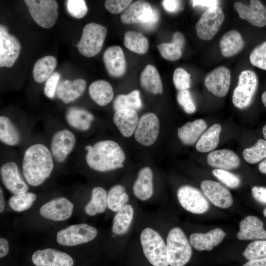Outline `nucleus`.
Instances as JSON below:
<instances>
[{"label":"nucleus","mask_w":266,"mask_h":266,"mask_svg":"<svg viewBox=\"0 0 266 266\" xmlns=\"http://www.w3.org/2000/svg\"><path fill=\"white\" fill-rule=\"evenodd\" d=\"M54 167L51 152L42 144H35L25 151L22 162L23 174L32 186L41 185L48 178Z\"/></svg>","instance_id":"obj_1"},{"label":"nucleus","mask_w":266,"mask_h":266,"mask_svg":"<svg viewBox=\"0 0 266 266\" xmlns=\"http://www.w3.org/2000/svg\"><path fill=\"white\" fill-rule=\"evenodd\" d=\"M87 153L86 161L92 169L105 172L123 167L125 154L120 146L116 142L102 140L93 146L85 147Z\"/></svg>","instance_id":"obj_2"},{"label":"nucleus","mask_w":266,"mask_h":266,"mask_svg":"<svg viewBox=\"0 0 266 266\" xmlns=\"http://www.w3.org/2000/svg\"><path fill=\"white\" fill-rule=\"evenodd\" d=\"M166 253L170 266H184L190 261L192 250L186 235L178 227L171 229L166 238Z\"/></svg>","instance_id":"obj_3"},{"label":"nucleus","mask_w":266,"mask_h":266,"mask_svg":"<svg viewBox=\"0 0 266 266\" xmlns=\"http://www.w3.org/2000/svg\"><path fill=\"white\" fill-rule=\"evenodd\" d=\"M143 253L153 266H168L166 246L161 235L154 230L147 228L140 234Z\"/></svg>","instance_id":"obj_4"},{"label":"nucleus","mask_w":266,"mask_h":266,"mask_svg":"<svg viewBox=\"0 0 266 266\" xmlns=\"http://www.w3.org/2000/svg\"><path fill=\"white\" fill-rule=\"evenodd\" d=\"M107 33L103 26L90 23L83 28L77 47L79 53L86 57H92L100 51Z\"/></svg>","instance_id":"obj_5"},{"label":"nucleus","mask_w":266,"mask_h":266,"mask_svg":"<svg viewBox=\"0 0 266 266\" xmlns=\"http://www.w3.org/2000/svg\"><path fill=\"white\" fill-rule=\"evenodd\" d=\"M30 14L40 27L50 28L58 16V4L55 0H25Z\"/></svg>","instance_id":"obj_6"},{"label":"nucleus","mask_w":266,"mask_h":266,"mask_svg":"<svg viewBox=\"0 0 266 266\" xmlns=\"http://www.w3.org/2000/svg\"><path fill=\"white\" fill-rule=\"evenodd\" d=\"M258 86L256 73L249 69L242 71L238 77L237 86L232 96L233 104L238 108L248 106L252 100Z\"/></svg>","instance_id":"obj_7"},{"label":"nucleus","mask_w":266,"mask_h":266,"mask_svg":"<svg viewBox=\"0 0 266 266\" xmlns=\"http://www.w3.org/2000/svg\"><path fill=\"white\" fill-rule=\"evenodd\" d=\"M224 19V13L219 6L207 8L196 24L197 36L202 40H211L219 31Z\"/></svg>","instance_id":"obj_8"},{"label":"nucleus","mask_w":266,"mask_h":266,"mask_svg":"<svg viewBox=\"0 0 266 266\" xmlns=\"http://www.w3.org/2000/svg\"><path fill=\"white\" fill-rule=\"evenodd\" d=\"M97 233L96 228L87 224H75L59 231L56 239L62 245L74 246L93 240Z\"/></svg>","instance_id":"obj_9"},{"label":"nucleus","mask_w":266,"mask_h":266,"mask_svg":"<svg viewBox=\"0 0 266 266\" xmlns=\"http://www.w3.org/2000/svg\"><path fill=\"white\" fill-rule=\"evenodd\" d=\"M178 200L187 211L195 214H202L208 211L209 203L202 193L194 187L184 185L177 192Z\"/></svg>","instance_id":"obj_10"},{"label":"nucleus","mask_w":266,"mask_h":266,"mask_svg":"<svg viewBox=\"0 0 266 266\" xmlns=\"http://www.w3.org/2000/svg\"><path fill=\"white\" fill-rule=\"evenodd\" d=\"M160 130L159 120L153 113L142 115L134 133L135 140L140 144L148 146L156 141Z\"/></svg>","instance_id":"obj_11"},{"label":"nucleus","mask_w":266,"mask_h":266,"mask_svg":"<svg viewBox=\"0 0 266 266\" xmlns=\"http://www.w3.org/2000/svg\"><path fill=\"white\" fill-rule=\"evenodd\" d=\"M21 44L14 35L8 33L3 25L0 26V66L11 67L16 61Z\"/></svg>","instance_id":"obj_12"},{"label":"nucleus","mask_w":266,"mask_h":266,"mask_svg":"<svg viewBox=\"0 0 266 266\" xmlns=\"http://www.w3.org/2000/svg\"><path fill=\"white\" fill-rule=\"evenodd\" d=\"M156 9L145 0H137L132 3L121 15V22L125 24L135 23L145 24L152 20Z\"/></svg>","instance_id":"obj_13"},{"label":"nucleus","mask_w":266,"mask_h":266,"mask_svg":"<svg viewBox=\"0 0 266 266\" xmlns=\"http://www.w3.org/2000/svg\"><path fill=\"white\" fill-rule=\"evenodd\" d=\"M74 134L64 129L57 132L51 142V153L53 158L59 163L63 162L73 150L75 144Z\"/></svg>","instance_id":"obj_14"},{"label":"nucleus","mask_w":266,"mask_h":266,"mask_svg":"<svg viewBox=\"0 0 266 266\" xmlns=\"http://www.w3.org/2000/svg\"><path fill=\"white\" fill-rule=\"evenodd\" d=\"M233 7L240 18L252 25L258 27L266 25V7L260 0H251L250 4L235 2Z\"/></svg>","instance_id":"obj_15"},{"label":"nucleus","mask_w":266,"mask_h":266,"mask_svg":"<svg viewBox=\"0 0 266 266\" xmlns=\"http://www.w3.org/2000/svg\"><path fill=\"white\" fill-rule=\"evenodd\" d=\"M204 84L208 91L215 96H225L231 84L230 70L223 66L215 68L206 76Z\"/></svg>","instance_id":"obj_16"},{"label":"nucleus","mask_w":266,"mask_h":266,"mask_svg":"<svg viewBox=\"0 0 266 266\" xmlns=\"http://www.w3.org/2000/svg\"><path fill=\"white\" fill-rule=\"evenodd\" d=\"M200 188L204 195L215 206L227 208L232 205L233 199L230 192L219 183L205 180L201 182Z\"/></svg>","instance_id":"obj_17"},{"label":"nucleus","mask_w":266,"mask_h":266,"mask_svg":"<svg viewBox=\"0 0 266 266\" xmlns=\"http://www.w3.org/2000/svg\"><path fill=\"white\" fill-rule=\"evenodd\" d=\"M32 260L36 266H72V258L65 252L54 249L46 248L37 250Z\"/></svg>","instance_id":"obj_18"},{"label":"nucleus","mask_w":266,"mask_h":266,"mask_svg":"<svg viewBox=\"0 0 266 266\" xmlns=\"http://www.w3.org/2000/svg\"><path fill=\"white\" fill-rule=\"evenodd\" d=\"M73 209V204L65 198L53 200L43 204L39 210L44 218L55 221H64L69 218Z\"/></svg>","instance_id":"obj_19"},{"label":"nucleus","mask_w":266,"mask_h":266,"mask_svg":"<svg viewBox=\"0 0 266 266\" xmlns=\"http://www.w3.org/2000/svg\"><path fill=\"white\" fill-rule=\"evenodd\" d=\"M0 176L4 186L13 194L27 192L28 186L21 177L17 164L9 162L3 164L0 169Z\"/></svg>","instance_id":"obj_20"},{"label":"nucleus","mask_w":266,"mask_h":266,"mask_svg":"<svg viewBox=\"0 0 266 266\" xmlns=\"http://www.w3.org/2000/svg\"><path fill=\"white\" fill-rule=\"evenodd\" d=\"M103 60L110 76L119 77L125 73L126 62L123 50L120 46L115 45L108 47L103 53Z\"/></svg>","instance_id":"obj_21"},{"label":"nucleus","mask_w":266,"mask_h":266,"mask_svg":"<svg viewBox=\"0 0 266 266\" xmlns=\"http://www.w3.org/2000/svg\"><path fill=\"white\" fill-rule=\"evenodd\" d=\"M236 236L239 240L266 239V231L260 219L250 215L240 221Z\"/></svg>","instance_id":"obj_22"},{"label":"nucleus","mask_w":266,"mask_h":266,"mask_svg":"<svg viewBox=\"0 0 266 266\" xmlns=\"http://www.w3.org/2000/svg\"><path fill=\"white\" fill-rule=\"evenodd\" d=\"M226 235L220 228H215L206 233H194L189 238L190 243L198 251H210L219 244Z\"/></svg>","instance_id":"obj_23"},{"label":"nucleus","mask_w":266,"mask_h":266,"mask_svg":"<svg viewBox=\"0 0 266 266\" xmlns=\"http://www.w3.org/2000/svg\"><path fill=\"white\" fill-rule=\"evenodd\" d=\"M86 87V82L82 78L73 80H63L58 85L57 97L64 103H68L81 96Z\"/></svg>","instance_id":"obj_24"},{"label":"nucleus","mask_w":266,"mask_h":266,"mask_svg":"<svg viewBox=\"0 0 266 266\" xmlns=\"http://www.w3.org/2000/svg\"><path fill=\"white\" fill-rule=\"evenodd\" d=\"M113 120L120 133L126 137L131 136L134 133L139 122L136 111L132 109H122L115 112Z\"/></svg>","instance_id":"obj_25"},{"label":"nucleus","mask_w":266,"mask_h":266,"mask_svg":"<svg viewBox=\"0 0 266 266\" xmlns=\"http://www.w3.org/2000/svg\"><path fill=\"white\" fill-rule=\"evenodd\" d=\"M207 161L211 166L226 170L235 168L240 164L237 155L228 149L217 150L210 152L207 156Z\"/></svg>","instance_id":"obj_26"},{"label":"nucleus","mask_w":266,"mask_h":266,"mask_svg":"<svg viewBox=\"0 0 266 266\" xmlns=\"http://www.w3.org/2000/svg\"><path fill=\"white\" fill-rule=\"evenodd\" d=\"M153 174L149 167L141 168L133 186L134 195L141 200L149 199L153 194Z\"/></svg>","instance_id":"obj_27"},{"label":"nucleus","mask_w":266,"mask_h":266,"mask_svg":"<svg viewBox=\"0 0 266 266\" xmlns=\"http://www.w3.org/2000/svg\"><path fill=\"white\" fill-rule=\"evenodd\" d=\"M207 128L205 121L201 119L189 122L178 129V136L185 145L195 143Z\"/></svg>","instance_id":"obj_28"},{"label":"nucleus","mask_w":266,"mask_h":266,"mask_svg":"<svg viewBox=\"0 0 266 266\" xmlns=\"http://www.w3.org/2000/svg\"><path fill=\"white\" fill-rule=\"evenodd\" d=\"M89 93L91 99L101 106L110 103L114 96L111 85L104 80H99L92 83L89 87Z\"/></svg>","instance_id":"obj_29"},{"label":"nucleus","mask_w":266,"mask_h":266,"mask_svg":"<svg viewBox=\"0 0 266 266\" xmlns=\"http://www.w3.org/2000/svg\"><path fill=\"white\" fill-rule=\"evenodd\" d=\"M66 119L73 128L85 131L90 128L94 117L91 112L84 109L73 106L68 108L66 111Z\"/></svg>","instance_id":"obj_30"},{"label":"nucleus","mask_w":266,"mask_h":266,"mask_svg":"<svg viewBox=\"0 0 266 266\" xmlns=\"http://www.w3.org/2000/svg\"><path fill=\"white\" fill-rule=\"evenodd\" d=\"M222 55L230 57L239 52L244 47V41L240 33L236 30H231L222 37L219 42Z\"/></svg>","instance_id":"obj_31"},{"label":"nucleus","mask_w":266,"mask_h":266,"mask_svg":"<svg viewBox=\"0 0 266 266\" xmlns=\"http://www.w3.org/2000/svg\"><path fill=\"white\" fill-rule=\"evenodd\" d=\"M140 84L142 88L152 94H162L163 85L159 72L156 67L148 65L140 74Z\"/></svg>","instance_id":"obj_32"},{"label":"nucleus","mask_w":266,"mask_h":266,"mask_svg":"<svg viewBox=\"0 0 266 266\" xmlns=\"http://www.w3.org/2000/svg\"><path fill=\"white\" fill-rule=\"evenodd\" d=\"M57 64L56 58L52 56H46L38 59L35 63L33 70L35 81L40 83L46 81L53 73Z\"/></svg>","instance_id":"obj_33"},{"label":"nucleus","mask_w":266,"mask_h":266,"mask_svg":"<svg viewBox=\"0 0 266 266\" xmlns=\"http://www.w3.org/2000/svg\"><path fill=\"white\" fill-rule=\"evenodd\" d=\"M221 126L214 124L201 135L198 141L196 148L200 152H208L214 150L219 142Z\"/></svg>","instance_id":"obj_34"},{"label":"nucleus","mask_w":266,"mask_h":266,"mask_svg":"<svg viewBox=\"0 0 266 266\" xmlns=\"http://www.w3.org/2000/svg\"><path fill=\"white\" fill-rule=\"evenodd\" d=\"M107 195L102 187H95L92 191L90 201L85 207V212L90 216L103 212L107 206Z\"/></svg>","instance_id":"obj_35"},{"label":"nucleus","mask_w":266,"mask_h":266,"mask_svg":"<svg viewBox=\"0 0 266 266\" xmlns=\"http://www.w3.org/2000/svg\"><path fill=\"white\" fill-rule=\"evenodd\" d=\"M133 213V208L130 204L126 205L117 212L113 220L112 232L118 235L126 233L132 222Z\"/></svg>","instance_id":"obj_36"},{"label":"nucleus","mask_w":266,"mask_h":266,"mask_svg":"<svg viewBox=\"0 0 266 266\" xmlns=\"http://www.w3.org/2000/svg\"><path fill=\"white\" fill-rule=\"evenodd\" d=\"M113 107L115 112L122 109H132L137 111L142 107L140 92L135 90L128 94H120L116 97Z\"/></svg>","instance_id":"obj_37"},{"label":"nucleus","mask_w":266,"mask_h":266,"mask_svg":"<svg viewBox=\"0 0 266 266\" xmlns=\"http://www.w3.org/2000/svg\"><path fill=\"white\" fill-rule=\"evenodd\" d=\"M20 134L12 121L7 117H0V139L3 143L14 146L20 141Z\"/></svg>","instance_id":"obj_38"},{"label":"nucleus","mask_w":266,"mask_h":266,"mask_svg":"<svg viewBox=\"0 0 266 266\" xmlns=\"http://www.w3.org/2000/svg\"><path fill=\"white\" fill-rule=\"evenodd\" d=\"M124 44L130 51L140 54L145 53L149 47L147 38L135 31H128L125 33Z\"/></svg>","instance_id":"obj_39"},{"label":"nucleus","mask_w":266,"mask_h":266,"mask_svg":"<svg viewBox=\"0 0 266 266\" xmlns=\"http://www.w3.org/2000/svg\"><path fill=\"white\" fill-rule=\"evenodd\" d=\"M129 200V196L125 188L121 185L113 186L107 194V207L111 210L117 212L122 209Z\"/></svg>","instance_id":"obj_40"},{"label":"nucleus","mask_w":266,"mask_h":266,"mask_svg":"<svg viewBox=\"0 0 266 266\" xmlns=\"http://www.w3.org/2000/svg\"><path fill=\"white\" fill-rule=\"evenodd\" d=\"M36 199V195L31 192L14 194L9 199L10 207L14 211L22 212L30 208Z\"/></svg>","instance_id":"obj_41"},{"label":"nucleus","mask_w":266,"mask_h":266,"mask_svg":"<svg viewBox=\"0 0 266 266\" xmlns=\"http://www.w3.org/2000/svg\"><path fill=\"white\" fill-rule=\"evenodd\" d=\"M243 157L250 164H256L266 158V140L258 139L254 146L243 150Z\"/></svg>","instance_id":"obj_42"},{"label":"nucleus","mask_w":266,"mask_h":266,"mask_svg":"<svg viewBox=\"0 0 266 266\" xmlns=\"http://www.w3.org/2000/svg\"><path fill=\"white\" fill-rule=\"evenodd\" d=\"M242 255L248 261L266 258V240H257L250 243Z\"/></svg>","instance_id":"obj_43"},{"label":"nucleus","mask_w":266,"mask_h":266,"mask_svg":"<svg viewBox=\"0 0 266 266\" xmlns=\"http://www.w3.org/2000/svg\"><path fill=\"white\" fill-rule=\"evenodd\" d=\"M161 55L165 59L174 61L180 59L182 56V49L172 43H162L157 46Z\"/></svg>","instance_id":"obj_44"},{"label":"nucleus","mask_w":266,"mask_h":266,"mask_svg":"<svg viewBox=\"0 0 266 266\" xmlns=\"http://www.w3.org/2000/svg\"><path fill=\"white\" fill-rule=\"evenodd\" d=\"M249 60L253 66L266 70V41L253 49L250 53Z\"/></svg>","instance_id":"obj_45"},{"label":"nucleus","mask_w":266,"mask_h":266,"mask_svg":"<svg viewBox=\"0 0 266 266\" xmlns=\"http://www.w3.org/2000/svg\"><path fill=\"white\" fill-rule=\"evenodd\" d=\"M212 173L214 176L230 188H235L240 184V179L237 175L226 170L214 169Z\"/></svg>","instance_id":"obj_46"},{"label":"nucleus","mask_w":266,"mask_h":266,"mask_svg":"<svg viewBox=\"0 0 266 266\" xmlns=\"http://www.w3.org/2000/svg\"><path fill=\"white\" fill-rule=\"evenodd\" d=\"M173 82L179 91L188 90L191 86V74L182 68H177L173 73Z\"/></svg>","instance_id":"obj_47"},{"label":"nucleus","mask_w":266,"mask_h":266,"mask_svg":"<svg viewBox=\"0 0 266 266\" xmlns=\"http://www.w3.org/2000/svg\"><path fill=\"white\" fill-rule=\"evenodd\" d=\"M66 7L69 14L75 18L84 17L88 12V7L83 0H66Z\"/></svg>","instance_id":"obj_48"},{"label":"nucleus","mask_w":266,"mask_h":266,"mask_svg":"<svg viewBox=\"0 0 266 266\" xmlns=\"http://www.w3.org/2000/svg\"><path fill=\"white\" fill-rule=\"evenodd\" d=\"M176 98L178 103L186 113L191 114L196 111V105L188 90L179 91Z\"/></svg>","instance_id":"obj_49"},{"label":"nucleus","mask_w":266,"mask_h":266,"mask_svg":"<svg viewBox=\"0 0 266 266\" xmlns=\"http://www.w3.org/2000/svg\"><path fill=\"white\" fill-rule=\"evenodd\" d=\"M132 2V0H106L104 5L109 12L115 14L124 12Z\"/></svg>","instance_id":"obj_50"},{"label":"nucleus","mask_w":266,"mask_h":266,"mask_svg":"<svg viewBox=\"0 0 266 266\" xmlns=\"http://www.w3.org/2000/svg\"><path fill=\"white\" fill-rule=\"evenodd\" d=\"M60 77L61 75L59 72H55L46 81L44 92L48 98H54Z\"/></svg>","instance_id":"obj_51"},{"label":"nucleus","mask_w":266,"mask_h":266,"mask_svg":"<svg viewBox=\"0 0 266 266\" xmlns=\"http://www.w3.org/2000/svg\"><path fill=\"white\" fill-rule=\"evenodd\" d=\"M251 191L253 197L257 201L266 204V187L255 186Z\"/></svg>","instance_id":"obj_52"},{"label":"nucleus","mask_w":266,"mask_h":266,"mask_svg":"<svg viewBox=\"0 0 266 266\" xmlns=\"http://www.w3.org/2000/svg\"><path fill=\"white\" fill-rule=\"evenodd\" d=\"M162 5L166 11L176 12L180 9L181 1L176 0H164L162 1Z\"/></svg>","instance_id":"obj_53"},{"label":"nucleus","mask_w":266,"mask_h":266,"mask_svg":"<svg viewBox=\"0 0 266 266\" xmlns=\"http://www.w3.org/2000/svg\"><path fill=\"white\" fill-rule=\"evenodd\" d=\"M193 7L200 6L206 7L208 8L218 6L219 0H191Z\"/></svg>","instance_id":"obj_54"},{"label":"nucleus","mask_w":266,"mask_h":266,"mask_svg":"<svg viewBox=\"0 0 266 266\" xmlns=\"http://www.w3.org/2000/svg\"><path fill=\"white\" fill-rule=\"evenodd\" d=\"M171 42L176 44L181 49H182L185 43V38L184 36L181 33L175 32L172 35Z\"/></svg>","instance_id":"obj_55"},{"label":"nucleus","mask_w":266,"mask_h":266,"mask_svg":"<svg viewBox=\"0 0 266 266\" xmlns=\"http://www.w3.org/2000/svg\"><path fill=\"white\" fill-rule=\"evenodd\" d=\"M9 251V245L7 240L3 238H0V257L5 256Z\"/></svg>","instance_id":"obj_56"},{"label":"nucleus","mask_w":266,"mask_h":266,"mask_svg":"<svg viewBox=\"0 0 266 266\" xmlns=\"http://www.w3.org/2000/svg\"><path fill=\"white\" fill-rule=\"evenodd\" d=\"M242 266H266V258L249 260Z\"/></svg>","instance_id":"obj_57"},{"label":"nucleus","mask_w":266,"mask_h":266,"mask_svg":"<svg viewBox=\"0 0 266 266\" xmlns=\"http://www.w3.org/2000/svg\"><path fill=\"white\" fill-rule=\"evenodd\" d=\"M159 19V13L156 10L154 17L149 22L143 25H144L143 27L147 29H152L156 26L157 23L158 22Z\"/></svg>","instance_id":"obj_58"},{"label":"nucleus","mask_w":266,"mask_h":266,"mask_svg":"<svg viewBox=\"0 0 266 266\" xmlns=\"http://www.w3.org/2000/svg\"><path fill=\"white\" fill-rule=\"evenodd\" d=\"M5 203L1 188H0V212H2L4 209Z\"/></svg>","instance_id":"obj_59"},{"label":"nucleus","mask_w":266,"mask_h":266,"mask_svg":"<svg viewBox=\"0 0 266 266\" xmlns=\"http://www.w3.org/2000/svg\"><path fill=\"white\" fill-rule=\"evenodd\" d=\"M259 169L261 173L266 174V158L259 164Z\"/></svg>","instance_id":"obj_60"},{"label":"nucleus","mask_w":266,"mask_h":266,"mask_svg":"<svg viewBox=\"0 0 266 266\" xmlns=\"http://www.w3.org/2000/svg\"><path fill=\"white\" fill-rule=\"evenodd\" d=\"M262 101L264 106L266 107V91H265L262 95Z\"/></svg>","instance_id":"obj_61"},{"label":"nucleus","mask_w":266,"mask_h":266,"mask_svg":"<svg viewBox=\"0 0 266 266\" xmlns=\"http://www.w3.org/2000/svg\"><path fill=\"white\" fill-rule=\"evenodd\" d=\"M263 133L265 139L266 140V124L263 128Z\"/></svg>","instance_id":"obj_62"},{"label":"nucleus","mask_w":266,"mask_h":266,"mask_svg":"<svg viewBox=\"0 0 266 266\" xmlns=\"http://www.w3.org/2000/svg\"><path fill=\"white\" fill-rule=\"evenodd\" d=\"M263 214L266 217V208H265L263 210Z\"/></svg>","instance_id":"obj_63"}]
</instances>
